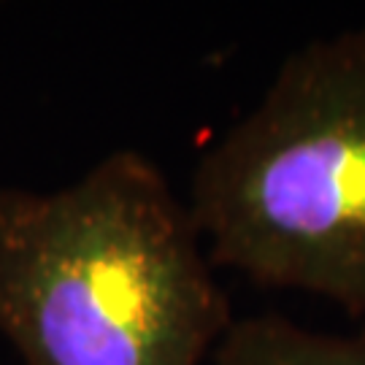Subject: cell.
I'll list each match as a JSON object with an SVG mask.
<instances>
[{
  "instance_id": "3",
  "label": "cell",
  "mask_w": 365,
  "mask_h": 365,
  "mask_svg": "<svg viewBox=\"0 0 365 365\" xmlns=\"http://www.w3.org/2000/svg\"><path fill=\"white\" fill-rule=\"evenodd\" d=\"M214 365H365V327L354 333L312 330L276 312L233 317Z\"/></svg>"
},
{
  "instance_id": "2",
  "label": "cell",
  "mask_w": 365,
  "mask_h": 365,
  "mask_svg": "<svg viewBox=\"0 0 365 365\" xmlns=\"http://www.w3.org/2000/svg\"><path fill=\"white\" fill-rule=\"evenodd\" d=\"M187 206L214 268L365 319V25L282 60L197 157Z\"/></svg>"
},
{
  "instance_id": "1",
  "label": "cell",
  "mask_w": 365,
  "mask_h": 365,
  "mask_svg": "<svg viewBox=\"0 0 365 365\" xmlns=\"http://www.w3.org/2000/svg\"><path fill=\"white\" fill-rule=\"evenodd\" d=\"M233 322L165 170L114 149L57 190L0 187V339L22 365H200Z\"/></svg>"
}]
</instances>
